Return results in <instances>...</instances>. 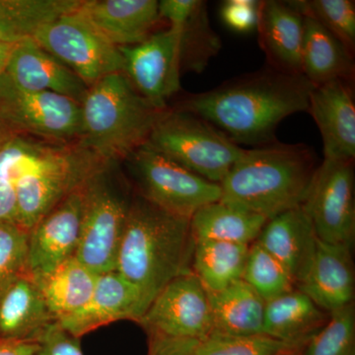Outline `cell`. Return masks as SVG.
Wrapping results in <instances>:
<instances>
[{"instance_id":"cell-1","label":"cell","mask_w":355,"mask_h":355,"mask_svg":"<svg viewBox=\"0 0 355 355\" xmlns=\"http://www.w3.org/2000/svg\"><path fill=\"white\" fill-rule=\"evenodd\" d=\"M314 86L303 74L270 67L214 90L191 94L178 110L211 123L239 146H263L272 144L284 119L308 111Z\"/></svg>"},{"instance_id":"cell-2","label":"cell","mask_w":355,"mask_h":355,"mask_svg":"<svg viewBox=\"0 0 355 355\" xmlns=\"http://www.w3.org/2000/svg\"><path fill=\"white\" fill-rule=\"evenodd\" d=\"M193 247L190 219L137 195L130 200L114 272L139 289L146 312L171 280L191 272Z\"/></svg>"},{"instance_id":"cell-3","label":"cell","mask_w":355,"mask_h":355,"mask_svg":"<svg viewBox=\"0 0 355 355\" xmlns=\"http://www.w3.org/2000/svg\"><path fill=\"white\" fill-rule=\"evenodd\" d=\"M318 167L312 149L303 144L246 149L219 184L221 200L270 220L304 205Z\"/></svg>"},{"instance_id":"cell-4","label":"cell","mask_w":355,"mask_h":355,"mask_svg":"<svg viewBox=\"0 0 355 355\" xmlns=\"http://www.w3.org/2000/svg\"><path fill=\"white\" fill-rule=\"evenodd\" d=\"M78 146L104 164L127 159L146 144L159 116L123 72L111 74L89 87L81 102Z\"/></svg>"},{"instance_id":"cell-5","label":"cell","mask_w":355,"mask_h":355,"mask_svg":"<svg viewBox=\"0 0 355 355\" xmlns=\"http://www.w3.org/2000/svg\"><path fill=\"white\" fill-rule=\"evenodd\" d=\"M14 179L17 224L30 230L89 177L107 166L76 146L33 141Z\"/></svg>"},{"instance_id":"cell-6","label":"cell","mask_w":355,"mask_h":355,"mask_svg":"<svg viewBox=\"0 0 355 355\" xmlns=\"http://www.w3.org/2000/svg\"><path fill=\"white\" fill-rule=\"evenodd\" d=\"M147 144L189 171L216 184L221 183L246 150L211 123L181 110H165Z\"/></svg>"},{"instance_id":"cell-7","label":"cell","mask_w":355,"mask_h":355,"mask_svg":"<svg viewBox=\"0 0 355 355\" xmlns=\"http://www.w3.org/2000/svg\"><path fill=\"white\" fill-rule=\"evenodd\" d=\"M105 166L84 183L80 237L74 257L96 275L116 270L130 200Z\"/></svg>"},{"instance_id":"cell-8","label":"cell","mask_w":355,"mask_h":355,"mask_svg":"<svg viewBox=\"0 0 355 355\" xmlns=\"http://www.w3.org/2000/svg\"><path fill=\"white\" fill-rule=\"evenodd\" d=\"M127 160L139 196L174 216L191 219L200 207L221 200L220 184L189 171L147 142Z\"/></svg>"},{"instance_id":"cell-9","label":"cell","mask_w":355,"mask_h":355,"mask_svg":"<svg viewBox=\"0 0 355 355\" xmlns=\"http://www.w3.org/2000/svg\"><path fill=\"white\" fill-rule=\"evenodd\" d=\"M33 39L88 88L104 77L125 70L120 49L105 38L79 8L44 25Z\"/></svg>"},{"instance_id":"cell-10","label":"cell","mask_w":355,"mask_h":355,"mask_svg":"<svg viewBox=\"0 0 355 355\" xmlns=\"http://www.w3.org/2000/svg\"><path fill=\"white\" fill-rule=\"evenodd\" d=\"M0 123L14 135H36L67 142L78 139L81 105L71 98L51 92L18 88L0 76Z\"/></svg>"},{"instance_id":"cell-11","label":"cell","mask_w":355,"mask_h":355,"mask_svg":"<svg viewBox=\"0 0 355 355\" xmlns=\"http://www.w3.org/2000/svg\"><path fill=\"white\" fill-rule=\"evenodd\" d=\"M302 207L321 241L354 247V161L324 158Z\"/></svg>"},{"instance_id":"cell-12","label":"cell","mask_w":355,"mask_h":355,"mask_svg":"<svg viewBox=\"0 0 355 355\" xmlns=\"http://www.w3.org/2000/svg\"><path fill=\"white\" fill-rule=\"evenodd\" d=\"M148 336L202 340L214 331L209 293L193 272L171 280L137 322Z\"/></svg>"},{"instance_id":"cell-13","label":"cell","mask_w":355,"mask_h":355,"mask_svg":"<svg viewBox=\"0 0 355 355\" xmlns=\"http://www.w3.org/2000/svg\"><path fill=\"white\" fill-rule=\"evenodd\" d=\"M123 73L135 90L156 109L164 111L170 98L181 89V62L172 30L153 33L141 43L121 46Z\"/></svg>"},{"instance_id":"cell-14","label":"cell","mask_w":355,"mask_h":355,"mask_svg":"<svg viewBox=\"0 0 355 355\" xmlns=\"http://www.w3.org/2000/svg\"><path fill=\"white\" fill-rule=\"evenodd\" d=\"M84 183L30 229L27 272L33 279L51 272L76 254L83 222Z\"/></svg>"},{"instance_id":"cell-15","label":"cell","mask_w":355,"mask_h":355,"mask_svg":"<svg viewBox=\"0 0 355 355\" xmlns=\"http://www.w3.org/2000/svg\"><path fill=\"white\" fill-rule=\"evenodd\" d=\"M4 74L18 88L33 92H51L83 102L85 83L33 38L13 46Z\"/></svg>"},{"instance_id":"cell-16","label":"cell","mask_w":355,"mask_h":355,"mask_svg":"<svg viewBox=\"0 0 355 355\" xmlns=\"http://www.w3.org/2000/svg\"><path fill=\"white\" fill-rule=\"evenodd\" d=\"M308 111L324 142V158L354 161L355 103L350 81H330L314 86Z\"/></svg>"},{"instance_id":"cell-17","label":"cell","mask_w":355,"mask_h":355,"mask_svg":"<svg viewBox=\"0 0 355 355\" xmlns=\"http://www.w3.org/2000/svg\"><path fill=\"white\" fill-rule=\"evenodd\" d=\"M144 314L139 289L118 272H110L98 275L94 291L81 309L57 322L70 335L81 338L121 320L137 322Z\"/></svg>"},{"instance_id":"cell-18","label":"cell","mask_w":355,"mask_h":355,"mask_svg":"<svg viewBox=\"0 0 355 355\" xmlns=\"http://www.w3.org/2000/svg\"><path fill=\"white\" fill-rule=\"evenodd\" d=\"M352 251L349 245L331 244L318 238L309 270L296 286L329 314L354 302L355 275Z\"/></svg>"},{"instance_id":"cell-19","label":"cell","mask_w":355,"mask_h":355,"mask_svg":"<svg viewBox=\"0 0 355 355\" xmlns=\"http://www.w3.org/2000/svg\"><path fill=\"white\" fill-rule=\"evenodd\" d=\"M161 19L178 40L181 71L200 73L221 49L218 35L210 25L207 3L202 0H162L159 1Z\"/></svg>"},{"instance_id":"cell-20","label":"cell","mask_w":355,"mask_h":355,"mask_svg":"<svg viewBox=\"0 0 355 355\" xmlns=\"http://www.w3.org/2000/svg\"><path fill=\"white\" fill-rule=\"evenodd\" d=\"M257 29L272 69L302 73L304 16L294 1L266 0L259 6Z\"/></svg>"},{"instance_id":"cell-21","label":"cell","mask_w":355,"mask_h":355,"mask_svg":"<svg viewBox=\"0 0 355 355\" xmlns=\"http://www.w3.org/2000/svg\"><path fill=\"white\" fill-rule=\"evenodd\" d=\"M317 241L314 226L301 207L268 220L256 242L286 266L297 286L309 270Z\"/></svg>"},{"instance_id":"cell-22","label":"cell","mask_w":355,"mask_h":355,"mask_svg":"<svg viewBox=\"0 0 355 355\" xmlns=\"http://www.w3.org/2000/svg\"><path fill=\"white\" fill-rule=\"evenodd\" d=\"M157 0H86L79 11L114 46H133L153 34L161 19Z\"/></svg>"},{"instance_id":"cell-23","label":"cell","mask_w":355,"mask_h":355,"mask_svg":"<svg viewBox=\"0 0 355 355\" xmlns=\"http://www.w3.org/2000/svg\"><path fill=\"white\" fill-rule=\"evenodd\" d=\"M53 322L36 280L29 275L0 296V338L37 342Z\"/></svg>"},{"instance_id":"cell-24","label":"cell","mask_w":355,"mask_h":355,"mask_svg":"<svg viewBox=\"0 0 355 355\" xmlns=\"http://www.w3.org/2000/svg\"><path fill=\"white\" fill-rule=\"evenodd\" d=\"M330 314L297 288L266 302L263 335L303 349Z\"/></svg>"},{"instance_id":"cell-25","label":"cell","mask_w":355,"mask_h":355,"mask_svg":"<svg viewBox=\"0 0 355 355\" xmlns=\"http://www.w3.org/2000/svg\"><path fill=\"white\" fill-rule=\"evenodd\" d=\"M209 297L214 320L212 333L263 335L266 302L244 280H238L220 291L209 293Z\"/></svg>"},{"instance_id":"cell-26","label":"cell","mask_w":355,"mask_h":355,"mask_svg":"<svg viewBox=\"0 0 355 355\" xmlns=\"http://www.w3.org/2000/svg\"><path fill=\"white\" fill-rule=\"evenodd\" d=\"M304 16L302 73L313 85L352 80V55L335 36L309 16Z\"/></svg>"},{"instance_id":"cell-27","label":"cell","mask_w":355,"mask_h":355,"mask_svg":"<svg viewBox=\"0 0 355 355\" xmlns=\"http://www.w3.org/2000/svg\"><path fill=\"white\" fill-rule=\"evenodd\" d=\"M266 222L263 216L220 200L200 207L191 217L190 225L195 241L214 240L250 246Z\"/></svg>"},{"instance_id":"cell-28","label":"cell","mask_w":355,"mask_h":355,"mask_svg":"<svg viewBox=\"0 0 355 355\" xmlns=\"http://www.w3.org/2000/svg\"><path fill=\"white\" fill-rule=\"evenodd\" d=\"M97 279L98 275L72 257L51 272L34 279L51 316L60 321L87 303Z\"/></svg>"},{"instance_id":"cell-29","label":"cell","mask_w":355,"mask_h":355,"mask_svg":"<svg viewBox=\"0 0 355 355\" xmlns=\"http://www.w3.org/2000/svg\"><path fill=\"white\" fill-rule=\"evenodd\" d=\"M83 0H0V44L34 38L44 25L76 10Z\"/></svg>"},{"instance_id":"cell-30","label":"cell","mask_w":355,"mask_h":355,"mask_svg":"<svg viewBox=\"0 0 355 355\" xmlns=\"http://www.w3.org/2000/svg\"><path fill=\"white\" fill-rule=\"evenodd\" d=\"M249 247L214 240L195 241L191 272L209 293L220 291L242 279Z\"/></svg>"},{"instance_id":"cell-31","label":"cell","mask_w":355,"mask_h":355,"mask_svg":"<svg viewBox=\"0 0 355 355\" xmlns=\"http://www.w3.org/2000/svg\"><path fill=\"white\" fill-rule=\"evenodd\" d=\"M242 279L265 302L296 288L286 266L257 242L250 245Z\"/></svg>"},{"instance_id":"cell-32","label":"cell","mask_w":355,"mask_h":355,"mask_svg":"<svg viewBox=\"0 0 355 355\" xmlns=\"http://www.w3.org/2000/svg\"><path fill=\"white\" fill-rule=\"evenodd\" d=\"M302 355H355L354 302L330 313L327 324L303 347Z\"/></svg>"},{"instance_id":"cell-33","label":"cell","mask_w":355,"mask_h":355,"mask_svg":"<svg viewBox=\"0 0 355 355\" xmlns=\"http://www.w3.org/2000/svg\"><path fill=\"white\" fill-rule=\"evenodd\" d=\"M301 13L323 26L354 53L355 2L352 0H294Z\"/></svg>"},{"instance_id":"cell-34","label":"cell","mask_w":355,"mask_h":355,"mask_svg":"<svg viewBox=\"0 0 355 355\" xmlns=\"http://www.w3.org/2000/svg\"><path fill=\"white\" fill-rule=\"evenodd\" d=\"M298 347L266 335L230 336L210 334L200 340L196 355H277Z\"/></svg>"},{"instance_id":"cell-35","label":"cell","mask_w":355,"mask_h":355,"mask_svg":"<svg viewBox=\"0 0 355 355\" xmlns=\"http://www.w3.org/2000/svg\"><path fill=\"white\" fill-rule=\"evenodd\" d=\"M29 230L19 224H0V296L27 272Z\"/></svg>"},{"instance_id":"cell-36","label":"cell","mask_w":355,"mask_h":355,"mask_svg":"<svg viewBox=\"0 0 355 355\" xmlns=\"http://www.w3.org/2000/svg\"><path fill=\"white\" fill-rule=\"evenodd\" d=\"M36 355H84L80 338L70 335L58 322L51 323L38 338Z\"/></svg>"},{"instance_id":"cell-37","label":"cell","mask_w":355,"mask_h":355,"mask_svg":"<svg viewBox=\"0 0 355 355\" xmlns=\"http://www.w3.org/2000/svg\"><path fill=\"white\" fill-rule=\"evenodd\" d=\"M259 6L256 0H228L222 6V19L235 31H252L258 23Z\"/></svg>"},{"instance_id":"cell-38","label":"cell","mask_w":355,"mask_h":355,"mask_svg":"<svg viewBox=\"0 0 355 355\" xmlns=\"http://www.w3.org/2000/svg\"><path fill=\"white\" fill-rule=\"evenodd\" d=\"M198 343L189 338L151 336L147 355H196Z\"/></svg>"},{"instance_id":"cell-39","label":"cell","mask_w":355,"mask_h":355,"mask_svg":"<svg viewBox=\"0 0 355 355\" xmlns=\"http://www.w3.org/2000/svg\"><path fill=\"white\" fill-rule=\"evenodd\" d=\"M17 223V205L14 183L0 176V224Z\"/></svg>"},{"instance_id":"cell-40","label":"cell","mask_w":355,"mask_h":355,"mask_svg":"<svg viewBox=\"0 0 355 355\" xmlns=\"http://www.w3.org/2000/svg\"><path fill=\"white\" fill-rule=\"evenodd\" d=\"M38 342L0 338V355H36Z\"/></svg>"},{"instance_id":"cell-41","label":"cell","mask_w":355,"mask_h":355,"mask_svg":"<svg viewBox=\"0 0 355 355\" xmlns=\"http://www.w3.org/2000/svg\"><path fill=\"white\" fill-rule=\"evenodd\" d=\"M13 46L14 44H0V76L3 74L4 70H6L7 60H8Z\"/></svg>"},{"instance_id":"cell-42","label":"cell","mask_w":355,"mask_h":355,"mask_svg":"<svg viewBox=\"0 0 355 355\" xmlns=\"http://www.w3.org/2000/svg\"><path fill=\"white\" fill-rule=\"evenodd\" d=\"M14 137H16V135H14L8 128H6L3 125L0 123V151L2 150V148H3Z\"/></svg>"},{"instance_id":"cell-43","label":"cell","mask_w":355,"mask_h":355,"mask_svg":"<svg viewBox=\"0 0 355 355\" xmlns=\"http://www.w3.org/2000/svg\"><path fill=\"white\" fill-rule=\"evenodd\" d=\"M302 349H303L286 350V352H282V354L277 355H302Z\"/></svg>"}]
</instances>
